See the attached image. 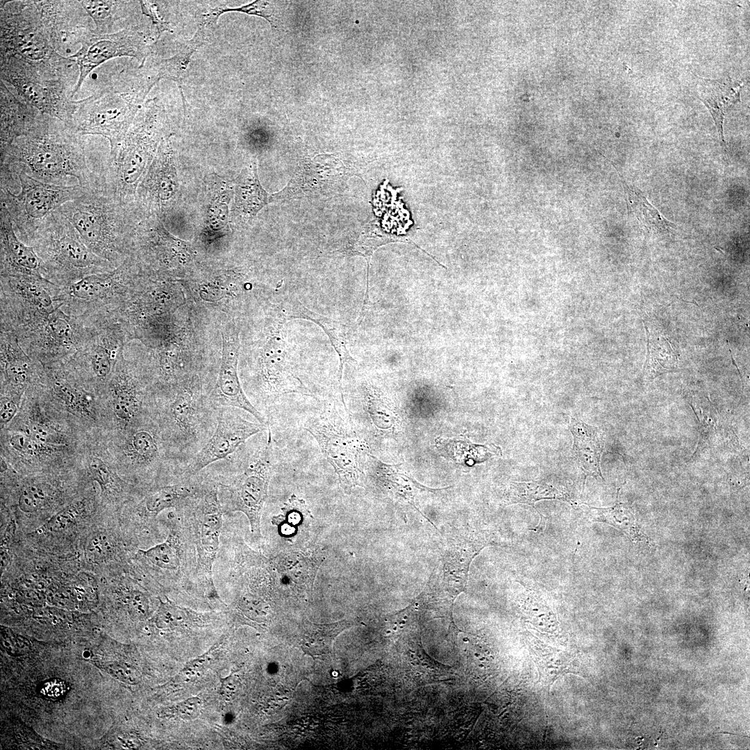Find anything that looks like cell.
Listing matches in <instances>:
<instances>
[{"label":"cell","mask_w":750,"mask_h":750,"mask_svg":"<svg viewBox=\"0 0 750 750\" xmlns=\"http://www.w3.org/2000/svg\"><path fill=\"white\" fill-rule=\"evenodd\" d=\"M83 136L58 119L43 114L35 127L1 151V167H20L47 183L70 185L75 178L85 190L101 185L87 163Z\"/></svg>","instance_id":"6da1fadb"},{"label":"cell","mask_w":750,"mask_h":750,"mask_svg":"<svg viewBox=\"0 0 750 750\" xmlns=\"http://www.w3.org/2000/svg\"><path fill=\"white\" fill-rule=\"evenodd\" d=\"M160 79L150 65L101 77L94 92L76 101L69 126L81 136L101 135L110 152L122 142L151 89Z\"/></svg>","instance_id":"7a4b0ae2"},{"label":"cell","mask_w":750,"mask_h":750,"mask_svg":"<svg viewBox=\"0 0 750 750\" xmlns=\"http://www.w3.org/2000/svg\"><path fill=\"white\" fill-rule=\"evenodd\" d=\"M0 74L1 81L41 113L70 124L76 106L72 98L79 78L74 58L58 52L39 61L3 57L0 59Z\"/></svg>","instance_id":"3957f363"},{"label":"cell","mask_w":750,"mask_h":750,"mask_svg":"<svg viewBox=\"0 0 750 750\" xmlns=\"http://www.w3.org/2000/svg\"><path fill=\"white\" fill-rule=\"evenodd\" d=\"M210 393L183 388L158 405V424L180 474L216 428L218 408Z\"/></svg>","instance_id":"277c9868"},{"label":"cell","mask_w":750,"mask_h":750,"mask_svg":"<svg viewBox=\"0 0 750 750\" xmlns=\"http://www.w3.org/2000/svg\"><path fill=\"white\" fill-rule=\"evenodd\" d=\"M30 246L41 260L43 277L61 287L115 269L84 244L73 225L58 210L43 221Z\"/></svg>","instance_id":"5b68a950"},{"label":"cell","mask_w":750,"mask_h":750,"mask_svg":"<svg viewBox=\"0 0 750 750\" xmlns=\"http://www.w3.org/2000/svg\"><path fill=\"white\" fill-rule=\"evenodd\" d=\"M303 428L317 441L344 493L349 494L356 486L364 487L363 459L369 449L356 435L342 399L341 403H324L307 417Z\"/></svg>","instance_id":"8992f818"},{"label":"cell","mask_w":750,"mask_h":750,"mask_svg":"<svg viewBox=\"0 0 750 750\" xmlns=\"http://www.w3.org/2000/svg\"><path fill=\"white\" fill-rule=\"evenodd\" d=\"M233 455L228 458L236 467L237 472L228 483H217L219 499L224 512L244 513L251 533L259 538L262 512L274 464L271 428H267L261 444L251 451L241 445Z\"/></svg>","instance_id":"52a82bcc"},{"label":"cell","mask_w":750,"mask_h":750,"mask_svg":"<svg viewBox=\"0 0 750 750\" xmlns=\"http://www.w3.org/2000/svg\"><path fill=\"white\" fill-rule=\"evenodd\" d=\"M123 203L103 188L85 193L58 210L73 225L84 244L113 266L121 256L126 233Z\"/></svg>","instance_id":"ba28073f"},{"label":"cell","mask_w":750,"mask_h":750,"mask_svg":"<svg viewBox=\"0 0 750 750\" xmlns=\"http://www.w3.org/2000/svg\"><path fill=\"white\" fill-rule=\"evenodd\" d=\"M161 107L158 99L144 103L119 146L112 152L99 176L102 187L124 203L132 193L156 145Z\"/></svg>","instance_id":"9c48e42d"},{"label":"cell","mask_w":750,"mask_h":750,"mask_svg":"<svg viewBox=\"0 0 750 750\" xmlns=\"http://www.w3.org/2000/svg\"><path fill=\"white\" fill-rule=\"evenodd\" d=\"M19 178L20 192L0 188L1 206L7 210L19 239L31 245L43 221L66 203L82 196L80 185H59L40 181L20 167H11Z\"/></svg>","instance_id":"30bf717a"},{"label":"cell","mask_w":750,"mask_h":750,"mask_svg":"<svg viewBox=\"0 0 750 750\" xmlns=\"http://www.w3.org/2000/svg\"><path fill=\"white\" fill-rule=\"evenodd\" d=\"M0 58L39 61L53 56L52 47L35 1H1Z\"/></svg>","instance_id":"8fae6325"},{"label":"cell","mask_w":750,"mask_h":750,"mask_svg":"<svg viewBox=\"0 0 750 750\" xmlns=\"http://www.w3.org/2000/svg\"><path fill=\"white\" fill-rule=\"evenodd\" d=\"M156 35H158L156 32L136 25L110 34L92 32L82 41L77 51L70 56L76 60L79 70L74 96L89 74L110 59L132 57L143 65L151 53Z\"/></svg>","instance_id":"7c38bea8"},{"label":"cell","mask_w":750,"mask_h":750,"mask_svg":"<svg viewBox=\"0 0 750 750\" xmlns=\"http://www.w3.org/2000/svg\"><path fill=\"white\" fill-rule=\"evenodd\" d=\"M81 319L59 307L23 328L17 337L21 346L47 353H67L83 348L95 331L93 324L86 326Z\"/></svg>","instance_id":"4fadbf2b"},{"label":"cell","mask_w":750,"mask_h":750,"mask_svg":"<svg viewBox=\"0 0 750 750\" xmlns=\"http://www.w3.org/2000/svg\"><path fill=\"white\" fill-rule=\"evenodd\" d=\"M238 409L218 408L217 422L212 435L183 469L182 477L194 476L208 466L226 459L248 439L267 429L262 424L242 417Z\"/></svg>","instance_id":"5bb4252c"},{"label":"cell","mask_w":750,"mask_h":750,"mask_svg":"<svg viewBox=\"0 0 750 750\" xmlns=\"http://www.w3.org/2000/svg\"><path fill=\"white\" fill-rule=\"evenodd\" d=\"M53 49L69 57L75 47L94 31V24L79 1H35ZM71 56V55H70Z\"/></svg>","instance_id":"9a60e30c"},{"label":"cell","mask_w":750,"mask_h":750,"mask_svg":"<svg viewBox=\"0 0 750 750\" xmlns=\"http://www.w3.org/2000/svg\"><path fill=\"white\" fill-rule=\"evenodd\" d=\"M197 518L198 571L209 586H213L212 565L217 556L224 512L217 483L204 482L192 498Z\"/></svg>","instance_id":"2e32d148"},{"label":"cell","mask_w":750,"mask_h":750,"mask_svg":"<svg viewBox=\"0 0 750 750\" xmlns=\"http://www.w3.org/2000/svg\"><path fill=\"white\" fill-rule=\"evenodd\" d=\"M1 301L25 310L49 314L63 306L62 287L43 276H1Z\"/></svg>","instance_id":"e0dca14e"},{"label":"cell","mask_w":750,"mask_h":750,"mask_svg":"<svg viewBox=\"0 0 750 750\" xmlns=\"http://www.w3.org/2000/svg\"><path fill=\"white\" fill-rule=\"evenodd\" d=\"M0 219L1 276H43L40 258L33 247L17 235L12 219L3 206H1Z\"/></svg>","instance_id":"ac0fdd59"},{"label":"cell","mask_w":750,"mask_h":750,"mask_svg":"<svg viewBox=\"0 0 750 750\" xmlns=\"http://www.w3.org/2000/svg\"><path fill=\"white\" fill-rule=\"evenodd\" d=\"M0 85V151H2L16 139L31 132L43 114L18 94L12 92L2 81Z\"/></svg>","instance_id":"d6986e66"},{"label":"cell","mask_w":750,"mask_h":750,"mask_svg":"<svg viewBox=\"0 0 750 750\" xmlns=\"http://www.w3.org/2000/svg\"><path fill=\"white\" fill-rule=\"evenodd\" d=\"M743 83L729 77L711 80L699 78L697 97L706 106L714 119L721 146L726 148L723 123L726 112L740 101Z\"/></svg>","instance_id":"ffe728a7"},{"label":"cell","mask_w":750,"mask_h":750,"mask_svg":"<svg viewBox=\"0 0 750 750\" xmlns=\"http://www.w3.org/2000/svg\"><path fill=\"white\" fill-rule=\"evenodd\" d=\"M569 426L574 438L573 455L585 476L603 481L600 468L603 442L598 428L574 418L572 419Z\"/></svg>","instance_id":"44dd1931"},{"label":"cell","mask_w":750,"mask_h":750,"mask_svg":"<svg viewBox=\"0 0 750 750\" xmlns=\"http://www.w3.org/2000/svg\"><path fill=\"white\" fill-rule=\"evenodd\" d=\"M488 544L484 537L464 540L444 556V579L449 588L460 590L466 585L472 559Z\"/></svg>","instance_id":"7402d4cb"},{"label":"cell","mask_w":750,"mask_h":750,"mask_svg":"<svg viewBox=\"0 0 750 750\" xmlns=\"http://www.w3.org/2000/svg\"><path fill=\"white\" fill-rule=\"evenodd\" d=\"M351 625L349 621L344 619L328 624H315L306 620L301 633V649L314 658L326 656L332 653L338 635Z\"/></svg>","instance_id":"603a6c76"},{"label":"cell","mask_w":750,"mask_h":750,"mask_svg":"<svg viewBox=\"0 0 750 750\" xmlns=\"http://www.w3.org/2000/svg\"><path fill=\"white\" fill-rule=\"evenodd\" d=\"M620 488L617 490V501L609 508L590 507L594 522L606 523L622 531L629 539L642 544H649V539L640 529L632 507L619 501Z\"/></svg>","instance_id":"cb8c5ba5"},{"label":"cell","mask_w":750,"mask_h":750,"mask_svg":"<svg viewBox=\"0 0 750 750\" xmlns=\"http://www.w3.org/2000/svg\"><path fill=\"white\" fill-rule=\"evenodd\" d=\"M267 203V194L259 182L256 167L244 170L235 187V212L244 219L254 217Z\"/></svg>","instance_id":"d4e9b609"},{"label":"cell","mask_w":750,"mask_h":750,"mask_svg":"<svg viewBox=\"0 0 750 750\" xmlns=\"http://www.w3.org/2000/svg\"><path fill=\"white\" fill-rule=\"evenodd\" d=\"M622 178L626 194L628 209L635 215L640 225L652 233H665L675 227L674 224L667 219L646 198L637 187L628 185Z\"/></svg>","instance_id":"484cf974"},{"label":"cell","mask_w":750,"mask_h":750,"mask_svg":"<svg viewBox=\"0 0 750 750\" xmlns=\"http://www.w3.org/2000/svg\"><path fill=\"white\" fill-rule=\"evenodd\" d=\"M113 412L124 426L137 422L142 413L143 401L136 388L124 376L118 375L111 382Z\"/></svg>","instance_id":"4316f807"},{"label":"cell","mask_w":750,"mask_h":750,"mask_svg":"<svg viewBox=\"0 0 750 750\" xmlns=\"http://www.w3.org/2000/svg\"><path fill=\"white\" fill-rule=\"evenodd\" d=\"M1 358L8 382L15 386L24 385L28 378L30 359L12 332L1 331Z\"/></svg>","instance_id":"83f0119b"},{"label":"cell","mask_w":750,"mask_h":750,"mask_svg":"<svg viewBox=\"0 0 750 750\" xmlns=\"http://www.w3.org/2000/svg\"><path fill=\"white\" fill-rule=\"evenodd\" d=\"M83 7L90 16L97 34H110L117 32L119 22L128 17V10L133 5V1L110 0H81Z\"/></svg>","instance_id":"f1b7e54d"},{"label":"cell","mask_w":750,"mask_h":750,"mask_svg":"<svg viewBox=\"0 0 750 750\" xmlns=\"http://www.w3.org/2000/svg\"><path fill=\"white\" fill-rule=\"evenodd\" d=\"M542 499L569 501V494L564 488H557L544 481L513 482L507 491L506 500L508 503H526L534 506L536 501Z\"/></svg>","instance_id":"f546056e"},{"label":"cell","mask_w":750,"mask_h":750,"mask_svg":"<svg viewBox=\"0 0 750 750\" xmlns=\"http://www.w3.org/2000/svg\"><path fill=\"white\" fill-rule=\"evenodd\" d=\"M208 31L199 28L194 37L186 42L180 51L171 58L150 64L156 69L160 78H167L177 82L181 81L193 53L206 40Z\"/></svg>","instance_id":"4dcf8cb0"},{"label":"cell","mask_w":750,"mask_h":750,"mask_svg":"<svg viewBox=\"0 0 750 750\" xmlns=\"http://www.w3.org/2000/svg\"><path fill=\"white\" fill-rule=\"evenodd\" d=\"M689 404L698 423V442L694 453L711 445L720 431L719 415L708 397L691 399Z\"/></svg>","instance_id":"1f68e13d"},{"label":"cell","mask_w":750,"mask_h":750,"mask_svg":"<svg viewBox=\"0 0 750 750\" xmlns=\"http://www.w3.org/2000/svg\"><path fill=\"white\" fill-rule=\"evenodd\" d=\"M307 517L312 516L305 501L293 494L284 503L281 513L272 518V522L278 526L282 535L289 536L295 533L296 528Z\"/></svg>","instance_id":"d6a6232c"},{"label":"cell","mask_w":750,"mask_h":750,"mask_svg":"<svg viewBox=\"0 0 750 750\" xmlns=\"http://www.w3.org/2000/svg\"><path fill=\"white\" fill-rule=\"evenodd\" d=\"M149 562L160 569L175 571L180 567L178 539L170 533L165 541L147 550L141 551Z\"/></svg>","instance_id":"836d02e7"},{"label":"cell","mask_w":750,"mask_h":750,"mask_svg":"<svg viewBox=\"0 0 750 750\" xmlns=\"http://www.w3.org/2000/svg\"><path fill=\"white\" fill-rule=\"evenodd\" d=\"M53 388L70 412L81 415H92V403L86 394L65 381H56Z\"/></svg>","instance_id":"e575fe53"},{"label":"cell","mask_w":750,"mask_h":750,"mask_svg":"<svg viewBox=\"0 0 750 750\" xmlns=\"http://www.w3.org/2000/svg\"><path fill=\"white\" fill-rule=\"evenodd\" d=\"M51 498L50 491L42 484L25 487L19 496V507L24 512H34L45 506Z\"/></svg>","instance_id":"d590c367"},{"label":"cell","mask_w":750,"mask_h":750,"mask_svg":"<svg viewBox=\"0 0 750 750\" xmlns=\"http://www.w3.org/2000/svg\"><path fill=\"white\" fill-rule=\"evenodd\" d=\"M188 621L187 611L167 601L160 603L154 616V622L160 628H174L185 625Z\"/></svg>","instance_id":"8d00e7d4"},{"label":"cell","mask_w":750,"mask_h":750,"mask_svg":"<svg viewBox=\"0 0 750 750\" xmlns=\"http://www.w3.org/2000/svg\"><path fill=\"white\" fill-rule=\"evenodd\" d=\"M269 3L263 1H254L251 3L242 6L239 8H226V7H217L215 8H210L208 12L205 13V16L213 24H216L219 17L226 12L236 11L240 12H244L248 15H256L265 18L268 21L272 26H274L272 20L271 19L272 15L270 14L267 6Z\"/></svg>","instance_id":"74e56055"},{"label":"cell","mask_w":750,"mask_h":750,"mask_svg":"<svg viewBox=\"0 0 750 750\" xmlns=\"http://www.w3.org/2000/svg\"><path fill=\"white\" fill-rule=\"evenodd\" d=\"M83 506L84 505L82 502H76L67 506L52 517V518L47 523L46 529L50 531H58L65 528L66 526L73 522L76 517L81 513Z\"/></svg>","instance_id":"f35d334b"},{"label":"cell","mask_w":750,"mask_h":750,"mask_svg":"<svg viewBox=\"0 0 750 750\" xmlns=\"http://www.w3.org/2000/svg\"><path fill=\"white\" fill-rule=\"evenodd\" d=\"M202 702L198 697H192L170 708L163 712L164 717H178L183 719L190 720L196 718L200 713Z\"/></svg>","instance_id":"ab89813d"},{"label":"cell","mask_w":750,"mask_h":750,"mask_svg":"<svg viewBox=\"0 0 750 750\" xmlns=\"http://www.w3.org/2000/svg\"><path fill=\"white\" fill-rule=\"evenodd\" d=\"M11 447L24 453L35 456L47 450L46 444L42 443L31 436L21 434L13 435L10 440Z\"/></svg>","instance_id":"60d3db41"},{"label":"cell","mask_w":750,"mask_h":750,"mask_svg":"<svg viewBox=\"0 0 750 750\" xmlns=\"http://www.w3.org/2000/svg\"><path fill=\"white\" fill-rule=\"evenodd\" d=\"M129 608L131 612L139 618H144L149 613V601L146 596L139 591H134L129 597Z\"/></svg>","instance_id":"b9f144b4"},{"label":"cell","mask_w":750,"mask_h":750,"mask_svg":"<svg viewBox=\"0 0 750 750\" xmlns=\"http://www.w3.org/2000/svg\"><path fill=\"white\" fill-rule=\"evenodd\" d=\"M30 435L33 438L46 444L60 442L55 433L42 425L35 424L30 426Z\"/></svg>","instance_id":"7bdbcfd3"},{"label":"cell","mask_w":750,"mask_h":750,"mask_svg":"<svg viewBox=\"0 0 750 750\" xmlns=\"http://www.w3.org/2000/svg\"><path fill=\"white\" fill-rule=\"evenodd\" d=\"M106 669H108L110 674L119 680L130 684L137 683L138 676L136 673L131 671L130 668L126 667L125 665L112 663L108 665Z\"/></svg>","instance_id":"ee69618b"},{"label":"cell","mask_w":750,"mask_h":750,"mask_svg":"<svg viewBox=\"0 0 750 750\" xmlns=\"http://www.w3.org/2000/svg\"><path fill=\"white\" fill-rule=\"evenodd\" d=\"M90 469L97 480L101 484H106L110 477V471L108 465L98 458H92L89 464Z\"/></svg>","instance_id":"f6af8a7d"},{"label":"cell","mask_w":750,"mask_h":750,"mask_svg":"<svg viewBox=\"0 0 750 750\" xmlns=\"http://www.w3.org/2000/svg\"><path fill=\"white\" fill-rule=\"evenodd\" d=\"M17 412V406L8 397H1L0 403V418L1 422H10Z\"/></svg>","instance_id":"bcb514c9"},{"label":"cell","mask_w":750,"mask_h":750,"mask_svg":"<svg viewBox=\"0 0 750 750\" xmlns=\"http://www.w3.org/2000/svg\"><path fill=\"white\" fill-rule=\"evenodd\" d=\"M234 682L233 681L232 676L225 678L222 680L221 692L223 695L227 696L230 694H233L234 690Z\"/></svg>","instance_id":"7dc6e473"}]
</instances>
